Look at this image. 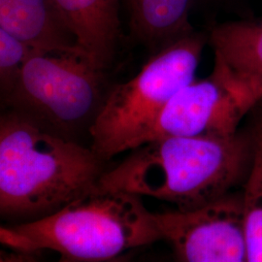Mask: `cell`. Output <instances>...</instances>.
<instances>
[{
  "mask_svg": "<svg viewBox=\"0 0 262 262\" xmlns=\"http://www.w3.org/2000/svg\"><path fill=\"white\" fill-rule=\"evenodd\" d=\"M257 127L225 136L172 137L131 150L96 187L171 203L190 211L230 193L253 162Z\"/></svg>",
  "mask_w": 262,
  "mask_h": 262,
  "instance_id": "obj_1",
  "label": "cell"
},
{
  "mask_svg": "<svg viewBox=\"0 0 262 262\" xmlns=\"http://www.w3.org/2000/svg\"><path fill=\"white\" fill-rule=\"evenodd\" d=\"M91 147L10 110L0 119V214L19 223L60 210L96 187L107 170Z\"/></svg>",
  "mask_w": 262,
  "mask_h": 262,
  "instance_id": "obj_2",
  "label": "cell"
},
{
  "mask_svg": "<svg viewBox=\"0 0 262 262\" xmlns=\"http://www.w3.org/2000/svg\"><path fill=\"white\" fill-rule=\"evenodd\" d=\"M159 240L142 197L97 187L46 217L0 228L1 243L15 252L48 250L69 262L111 261Z\"/></svg>",
  "mask_w": 262,
  "mask_h": 262,
  "instance_id": "obj_3",
  "label": "cell"
},
{
  "mask_svg": "<svg viewBox=\"0 0 262 262\" xmlns=\"http://www.w3.org/2000/svg\"><path fill=\"white\" fill-rule=\"evenodd\" d=\"M206 39L189 33L159 49L127 82L106 94L89 133L91 148L108 161L140 147L170 99L195 79Z\"/></svg>",
  "mask_w": 262,
  "mask_h": 262,
  "instance_id": "obj_4",
  "label": "cell"
},
{
  "mask_svg": "<svg viewBox=\"0 0 262 262\" xmlns=\"http://www.w3.org/2000/svg\"><path fill=\"white\" fill-rule=\"evenodd\" d=\"M104 84L103 71L82 55L34 52L3 99L12 111L71 139L69 134L92 124Z\"/></svg>",
  "mask_w": 262,
  "mask_h": 262,
  "instance_id": "obj_5",
  "label": "cell"
},
{
  "mask_svg": "<svg viewBox=\"0 0 262 262\" xmlns=\"http://www.w3.org/2000/svg\"><path fill=\"white\" fill-rule=\"evenodd\" d=\"M262 101V84L215 54L211 75L182 88L144 135L141 146L172 137L225 136Z\"/></svg>",
  "mask_w": 262,
  "mask_h": 262,
  "instance_id": "obj_6",
  "label": "cell"
},
{
  "mask_svg": "<svg viewBox=\"0 0 262 262\" xmlns=\"http://www.w3.org/2000/svg\"><path fill=\"white\" fill-rule=\"evenodd\" d=\"M162 240L179 262H248L240 194L190 211L156 213Z\"/></svg>",
  "mask_w": 262,
  "mask_h": 262,
  "instance_id": "obj_7",
  "label": "cell"
},
{
  "mask_svg": "<svg viewBox=\"0 0 262 262\" xmlns=\"http://www.w3.org/2000/svg\"><path fill=\"white\" fill-rule=\"evenodd\" d=\"M84 56L97 69L111 66L121 38L120 0H53Z\"/></svg>",
  "mask_w": 262,
  "mask_h": 262,
  "instance_id": "obj_8",
  "label": "cell"
},
{
  "mask_svg": "<svg viewBox=\"0 0 262 262\" xmlns=\"http://www.w3.org/2000/svg\"><path fill=\"white\" fill-rule=\"evenodd\" d=\"M0 28L37 52L84 56L53 0H0Z\"/></svg>",
  "mask_w": 262,
  "mask_h": 262,
  "instance_id": "obj_9",
  "label": "cell"
},
{
  "mask_svg": "<svg viewBox=\"0 0 262 262\" xmlns=\"http://www.w3.org/2000/svg\"><path fill=\"white\" fill-rule=\"evenodd\" d=\"M129 6L131 35L154 51L192 32L190 0H130Z\"/></svg>",
  "mask_w": 262,
  "mask_h": 262,
  "instance_id": "obj_10",
  "label": "cell"
},
{
  "mask_svg": "<svg viewBox=\"0 0 262 262\" xmlns=\"http://www.w3.org/2000/svg\"><path fill=\"white\" fill-rule=\"evenodd\" d=\"M209 42L228 66L262 84V23L222 24L212 29Z\"/></svg>",
  "mask_w": 262,
  "mask_h": 262,
  "instance_id": "obj_11",
  "label": "cell"
},
{
  "mask_svg": "<svg viewBox=\"0 0 262 262\" xmlns=\"http://www.w3.org/2000/svg\"><path fill=\"white\" fill-rule=\"evenodd\" d=\"M241 198L248 262H262V125Z\"/></svg>",
  "mask_w": 262,
  "mask_h": 262,
  "instance_id": "obj_12",
  "label": "cell"
},
{
  "mask_svg": "<svg viewBox=\"0 0 262 262\" xmlns=\"http://www.w3.org/2000/svg\"><path fill=\"white\" fill-rule=\"evenodd\" d=\"M34 52L37 51L0 28V85L2 97L9 94L26 62Z\"/></svg>",
  "mask_w": 262,
  "mask_h": 262,
  "instance_id": "obj_13",
  "label": "cell"
},
{
  "mask_svg": "<svg viewBox=\"0 0 262 262\" xmlns=\"http://www.w3.org/2000/svg\"><path fill=\"white\" fill-rule=\"evenodd\" d=\"M0 262H38L35 259L30 258L28 255V253H19L16 252L14 253H1V257H0ZM57 262H69L66 260H62L59 258Z\"/></svg>",
  "mask_w": 262,
  "mask_h": 262,
  "instance_id": "obj_14",
  "label": "cell"
},
{
  "mask_svg": "<svg viewBox=\"0 0 262 262\" xmlns=\"http://www.w3.org/2000/svg\"><path fill=\"white\" fill-rule=\"evenodd\" d=\"M134 256H135V251H132V252H129V253H124V254H122L121 256H119V257L113 259L111 261L108 262H132L133 261Z\"/></svg>",
  "mask_w": 262,
  "mask_h": 262,
  "instance_id": "obj_15",
  "label": "cell"
},
{
  "mask_svg": "<svg viewBox=\"0 0 262 262\" xmlns=\"http://www.w3.org/2000/svg\"><path fill=\"white\" fill-rule=\"evenodd\" d=\"M127 1H128V3H129V1H130V0H127Z\"/></svg>",
  "mask_w": 262,
  "mask_h": 262,
  "instance_id": "obj_16",
  "label": "cell"
}]
</instances>
